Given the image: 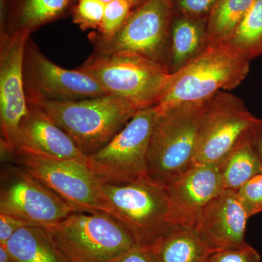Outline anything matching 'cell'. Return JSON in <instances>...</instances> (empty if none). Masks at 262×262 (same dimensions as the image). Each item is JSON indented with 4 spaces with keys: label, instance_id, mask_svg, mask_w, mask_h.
<instances>
[{
    "label": "cell",
    "instance_id": "5b68a950",
    "mask_svg": "<svg viewBox=\"0 0 262 262\" xmlns=\"http://www.w3.org/2000/svg\"><path fill=\"white\" fill-rule=\"evenodd\" d=\"M210 98L160 112L148 153L147 174L151 179L165 186L193 165L198 131Z\"/></svg>",
    "mask_w": 262,
    "mask_h": 262
},
{
    "label": "cell",
    "instance_id": "cb8c5ba5",
    "mask_svg": "<svg viewBox=\"0 0 262 262\" xmlns=\"http://www.w3.org/2000/svg\"><path fill=\"white\" fill-rule=\"evenodd\" d=\"M134 8L128 0H113L106 3L101 27L94 34L102 39L113 37L121 29Z\"/></svg>",
    "mask_w": 262,
    "mask_h": 262
},
{
    "label": "cell",
    "instance_id": "7c38bea8",
    "mask_svg": "<svg viewBox=\"0 0 262 262\" xmlns=\"http://www.w3.org/2000/svg\"><path fill=\"white\" fill-rule=\"evenodd\" d=\"M75 212L73 207L23 168L12 170L3 179L0 213L48 227Z\"/></svg>",
    "mask_w": 262,
    "mask_h": 262
},
{
    "label": "cell",
    "instance_id": "9c48e42d",
    "mask_svg": "<svg viewBox=\"0 0 262 262\" xmlns=\"http://www.w3.org/2000/svg\"><path fill=\"white\" fill-rule=\"evenodd\" d=\"M22 168L56 193L77 211L110 215L102 182L87 164L15 150Z\"/></svg>",
    "mask_w": 262,
    "mask_h": 262
},
{
    "label": "cell",
    "instance_id": "4316f807",
    "mask_svg": "<svg viewBox=\"0 0 262 262\" xmlns=\"http://www.w3.org/2000/svg\"><path fill=\"white\" fill-rule=\"evenodd\" d=\"M219 0H173L175 14L208 18Z\"/></svg>",
    "mask_w": 262,
    "mask_h": 262
},
{
    "label": "cell",
    "instance_id": "277c9868",
    "mask_svg": "<svg viewBox=\"0 0 262 262\" xmlns=\"http://www.w3.org/2000/svg\"><path fill=\"white\" fill-rule=\"evenodd\" d=\"M47 228L70 262H117L138 245L122 222L104 212H75Z\"/></svg>",
    "mask_w": 262,
    "mask_h": 262
},
{
    "label": "cell",
    "instance_id": "d4e9b609",
    "mask_svg": "<svg viewBox=\"0 0 262 262\" xmlns=\"http://www.w3.org/2000/svg\"><path fill=\"white\" fill-rule=\"evenodd\" d=\"M106 3L102 0H76L71 8L73 22L82 31L101 27Z\"/></svg>",
    "mask_w": 262,
    "mask_h": 262
},
{
    "label": "cell",
    "instance_id": "d6a6232c",
    "mask_svg": "<svg viewBox=\"0 0 262 262\" xmlns=\"http://www.w3.org/2000/svg\"><path fill=\"white\" fill-rule=\"evenodd\" d=\"M76 0H74V3H75ZM102 1L105 2V3H108V2L113 1V0H102ZM129 2H130L133 5H134V8H136V7L139 6L141 4H142L145 0H128Z\"/></svg>",
    "mask_w": 262,
    "mask_h": 262
},
{
    "label": "cell",
    "instance_id": "1f68e13d",
    "mask_svg": "<svg viewBox=\"0 0 262 262\" xmlns=\"http://www.w3.org/2000/svg\"><path fill=\"white\" fill-rule=\"evenodd\" d=\"M0 262H15L4 244H0Z\"/></svg>",
    "mask_w": 262,
    "mask_h": 262
},
{
    "label": "cell",
    "instance_id": "30bf717a",
    "mask_svg": "<svg viewBox=\"0 0 262 262\" xmlns=\"http://www.w3.org/2000/svg\"><path fill=\"white\" fill-rule=\"evenodd\" d=\"M257 117L241 98L220 91L210 98L198 131L193 165H217L249 131Z\"/></svg>",
    "mask_w": 262,
    "mask_h": 262
},
{
    "label": "cell",
    "instance_id": "4fadbf2b",
    "mask_svg": "<svg viewBox=\"0 0 262 262\" xmlns=\"http://www.w3.org/2000/svg\"><path fill=\"white\" fill-rule=\"evenodd\" d=\"M30 37L25 33L0 36L1 146L14 152L20 123L29 106L24 82V55Z\"/></svg>",
    "mask_w": 262,
    "mask_h": 262
},
{
    "label": "cell",
    "instance_id": "3957f363",
    "mask_svg": "<svg viewBox=\"0 0 262 262\" xmlns=\"http://www.w3.org/2000/svg\"><path fill=\"white\" fill-rule=\"evenodd\" d=\"M102 188L110 215L130 231L139 246L149 248L170 229L182 227L166 187L148 175L126 184L102 182Z\"/></svg>",
    "mask_w": 262,
    "mask_h": 262
},
{
    "label": "cell",
    "instance_id": "d6986e66",
    "mask_svg": "<svg viewBox=\"0 0 262 262\" xmlns=\"http://www.w3.org/2000/svg\"><path fill=\"white\" fill-rule=\"evenodd\" d=\"M158 262H207L215 253L192 228L177 227L149 248Z\"/></svg>",
    "mask_w": 262,
    "mask_h": 262
},
{
    "label": "cell",
    "instance_id": "5bb4252c",
    "mask_svg": "<svg viewBox=\"0 0 262 262\" xmlns=\"http://www.w3.org/2000/svg\"><path fill=\"white\" fill-rule=\"evenodd\" d=\"M249 219L236 191H222L198 213L193 229L215 251L247 245L246 231Z\"/></svg>",
    "mask_w": 262,
    "mask_h": 262
},
{
    "label": "cell",
    "instance_id": "603a6c76",
    "mask_svg": "<svg viewBox=\"0 0 262 262\" xmlns=\"http://www.w3.org/2000/svg\"><path fill=\"white\" fill-rule=\"evenodd\" d=\"M228 44L250 61L262 55V0H255Z\"/></svg>",
    "mask_w": 262,
    "mask_h": 262
},
{
    "label": "cell",
    "instance_id": "ba28073f",
    "mask_svg": "<svg viewBox=\"0 0 262 262\" xmlns=\"http://www.w3.org/2000/svg\"><path fill=\"white\" fill-rule=\"evenodd\" d=\"M160 112L139 110L106 146L88 156L87 165L101 182L126 184L147 176L150 141Z\"/></svg>",
    "mask_w": 262,
    "mask_h": 262
},
{
    "label": "cell",
    "instance_id": "4dcf8cb0",
    "mask_svg": "<svg viewBox=\"0 0 262 262\" xmlns=\"http://www.w3.org/2000/svg\"><path fill=\"white\" fill-rule=\"evenodd\" d=\"M250 141L262 163V119H257L248 132Z\"/></svg>",
    "mask_w": 262,
    "mask_h": 262
},
{
    "label": "cell",
    "instance_id": "2e32d148",
    "mask_svg": "<svg viewBox=\"0 0 262 262\" xmlns=\"http://www.w3.org/2000/svg\"><path fill=\"white\" fill-rule=\"evenodd\" d=\"M28 106V113L19 127L15 150L25 149L57 159L87 164L88 156L64 130L39 108L29 103Z\"/></svg>",
    "mask_w": 262,
    "mask_h": 262
},
{
    "label": "cell",
    "instance_id": "f546056e",
    "mask_svg": "<svg viewBox=\"0 0 262 262\" xmlns=\"http://www.w3.org/2000/svg\"><path fill=\"white\" fill-rule=\"evenodd\" d=\"M117 262H158L149 248L136 245Z\"/></svg>",
    "mask_w": 262,
    "mask_h": 262
},
{
    "label": "cell",
    "instance_id": "44dd1931",
    "mask_svg": "<svg viewBox=\"0 0 262 262\" xmlns=\"http://www.w3.org/2000/svg\"><path fill=\"white\" fill-rule=\"evenodd\" d=\"M248 132L217 164L224 189L237 192L250 179L262 173L261 160L251 145Z\"/></svg>",
    "mask_w": 262,
    "mask_h": 262
},
{
    "label": "cell",
    "instance_id": "7402d4cb",
    "mask_svg": "<svg viewBox=\"0 0 262 262\" xmlns=\"http://www.w3.org/2000/svg\"><path fill=\"white\" fill-rule=\"evenodd\" d=\"M255 0H219L207 18V46L227 44Z\"/></svg>",
    "mask_w": 262,
    "mask_h": 262
},
{
    "label": "cell",
    "instance_id": "f1b7e54d",
    "mask_svg": "<svg viewBox=\"0 0 262 262\" xmlns=\"http://www.w3.org/2000/svg\"><path fill=\"white\" fill-rule=\"evenodd\" d=\"M27 226L34 225L13 215L0 213V244H7L18 229Z\"/></svg>",
    "mask_w": 262,
    "mask_h": 262
},
{
    "label": "cell",
    "instance_id": "8992f818",
    "mask_svg": "<svg viewBox=\"0 0 262 262\" xmlns=\"http://www.w3.org/2000/svg\"><path fill=\"white\" fill-rule=\"evenodd\" d=\"M108 95L130 102L136 110L158 103L170 73L160 63L134 55L92 53L78 68Z\"/></svg>",
    "mask_w": 262,
    "mask_h": 262
},
{
    "label": "cell",
    "instance_id": "484cf974",
    "mask_svg": "<svg viewBox=\"0 0 262 262\" xmlns=\"http://www.w3.org/2000/svg\"><path fill=\"white\" fill-rule=\"evenodd\" d=\"M248 217L262 212V173L250 179L237 191Z\"/></svg>",
    "mask_w": 262,
    "mask_h": 262
},
{
    "label": "cell",
    "instance_id": "6da1fadb",
    "mask_svg": "<svg viewBox=\"0 0 262 262\" xmlns=\"http://www.w3.org/2000/svg\"><path fill=\"white\" fill-rule=\"evenodd\" d=\"M27 99L64 130L86 156L106 146L138 111L128 101L112 95L70 101Z\"/></svg>",
    "mask_w": 262,
    "mask_h": 262
},
{
    "label": "cell",
    "instance_id": "ffe728a7",
    "mask_svg": "<svg viewBox=\"0 0 262 262\" xmlns=\"http://www.w3.org/2000/svg\"><path fill=\"white\" fill-rule=\"evenodd\" d=\"M4 245L15 262H70L42 226L22 227Z\"/></svg>",
    "mask_w": 262,
    "mask_h": 262
},
{
    "label": "cell",
    "instance_id": "9a60e30c",
    "mask_svg": "<svg viewBox=\"0 0 262 262\" xmlns=\"http://www.w3.org/2000/svg\"><path fill=\"white\" fill-rule=\"evenodd\" d=\"M165 187L181 225L192 229L198 213L225 190L217 165H193Z\"/></svg>",
    "mask_w": 262,
    "mask_h": 262
},
{
    "label": "cell",
    "instance_id": "52a82bcc",
    "mask_svg": "<svg viewBox=\"0 0 262 262\" xmlns=\"http://www.w3.org/2000/svg\"><path fill=\"white\" fill-rule=\"evenodd\" d=\"M173 15V0H145L132 10L113 37L102 39L94 33L89 36L94 53L134 55L167 69Z\"/></svg>",
    "mask_w": 262,
    "mask_h": 262
},
{
    "label": "cell",
    "instance_id": "8fae6325",
    "mask_svg": "<svg viewBox=\"0 0 262 262\" xmlns=\"http://www.w3.org/2000/svg\"><path fill=\"white\" fill-rule=\"evenodd\" d=\"M26 96L52 101H70L106 96L91 76L78 69L62 68L45 56L29 38L24 55Z\"/></svg>",
    "mask_w": 262,
    "mask_h": 262
},
{
    "label": "cell",
    "instance_id": "7a4b0ae2",
    "mask_svg": "<svg viewBox=\"0 0 262 262\" xmlns=\"http://www.w3.org/2000/svg\"><path fill=\"white\" fill-rule=\"evenodd\" d=\"M249 70V60L228 43L206 47L170 74L155 106L163 112L184 103L206 101L220 91L236 89Z\"/></svg>",
    "mask_w": 262,
    "mask_h": 262
},
{
    "label": "cell",
    "instance_id": "ac0fdd59",
    "mask_svg": "<svg viewBox=\"0 0 262 262\" xmlns=\"http://www.w3.org/2000/svg\"><path fill=\"white\" fill-rule=\"evenodd\" d=\"M207 46V18L174 13L170 27L167 70L177 72L202 53Z\"/></svg>",
    "mask_w": 262,
    "mask_h": 262
},
{
    "label": "cell",
    "instance_id": "83f0119b",
    "mask_svg": "<svg viewBox=\"0 0 262 262\" xmlns=\"http://www.w3.org/2000/svg\"><path fill=\"white\" fill-rule=\"evenodd\" d=\"M207 262H261V256L254 248L244 247L215 251Z\"/></svg>",
    "mask_w": 262,
    "mask_h": 262
},
{
    "label": "cell",
    "instance_id": "e0dca14e",
    "mask_svg": "<svg viewBox=\"0 0 262 262\" xmlns=\"http://www.w3.org/2000/svg\"><path fill=\"white\" fill-rule=\"evenodd\" d=\"M74 0H0V36L31 35L42 26L61 18Z\"/></svg>",
    "mask_w": 262,
    "mask_h": 262
}]
</instances>
